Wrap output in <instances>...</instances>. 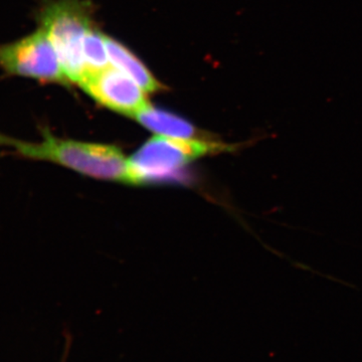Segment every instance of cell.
<instances>
[{
  "label": "cell",
  "instance_id": "obj_4",
  "mask_svg": "<svg viewBox=\"0 0 362 362\" xmlns=\"http://www.w3.org/2000/svg\"><path fill=\"white\" fill-rule=\"evenodd\" d=\"M0 71L9 77L70 85L49 35L40 28L21 39L0 45Z\"/></svg>",
  "mask_w": 362,
  "mask_h": 362
},
{
  "label": "cell",
  "instance_id": "obj_1",
  "mask_svg": "<svg viewBox=\"0 0 362 362\" xmlns=\"http://www.w3.org/2000/svg\"><path fill=\"white\" fill-rule=\"evenodd\" d=\"M40 141H26L0 132V157L47 161L97 180L130 183L129 159L112 145L65 139L40 128Z\"/></svg>",
  "mask_w": 362,
  "mask_h": 362
},
{
  "label": "cell",
  "instance_id": "obj_5",
  "mask_svg": "<svg viewBox=\"0 0 362 362\" xmlns=\"http://www.w3.org/2000/svg\"><path fill=\"white\" fill-rule=\"evenodd\" d=\"M80 87L98 104L131 118L151 105L147 98L148 93L112 65L86 78Z\"/></svg>",
  "mask_w": 362,
  "mask_h": 362
},
{
  "label": "cell",
  "instance_id": "obj_7",
  "mask_svg": "<svg viewBox=\"0 0 362 362\" xmlns=\"http://www.w3.org/2000/svg\"><path fill=\"white\" fill-rule=\"evenodd\" d=\"M134 119L156 135L173 138H199L197 137V129L188 121L151 105Z\"/></svg>",
  "mask_w": 362,
  "mask_h": 362
},
{
  "label": "cell",
  "instance_id": "obj_8",
  "mask_svg": "<svg viewBox=\"0 0 362 362\" xmlns=\"http://www.w3.org/2000/svg\"><path fill=\"white\" fill-rule=\"evenodd\" d=\"M83 57H84L85 65L83 80L110 66L105 35L95 28H90V32L86 35L84 45H83Z\"/></svg>",
  "mask_w": 362,
  "mask_h": 362
},
{
  "label": "cell",
  "instance_id": "obj_2",
  "mask_svg": "<svg viewBox=\"0 0 362 362\" xmlns=\"http://www.w3.org/2000/svg\"><path fill=\"white\" fill-rule=\"evenodd\" d=\"M35 18L49 35L69 83L80 85L85 74L83 45L94 28L89 4L84 0H45Z\"/></svg>",
  "mask_w": 362,
  "mask_h": 362
},
{
  "label": "cell",
  "instance_id": "obj_3",
  "mask_svg": "<svg viewBox=\"0 0 362 362\" xmlns=\"http://www.w3.org/2000/svg\"><path fill=\"white\" fill-rule=\"evenodd\" d=\"M226 146L201 138L156 135L129 158L130 185L161 183L178 177L190 163Z\"/></svg>",
  "mask_w": 362,
  "mask_h": 362
},
{
  "label": "cell",
  "instance_id": "obj_6",
  "mask_svg": "<svg viewBox=\"0 0 362 362\" xmlns=\"http://www.w3.org/2000/svg\"><path fill=\"white\" fill-rule=\"evenodd\" d=\"M105 42L112 66L125 73L146 93H156L161 90L160 83L127 47L107 35H105Z\"/></svg>",
  "mask_w": 362,
  "mask_h": 362
}]
</instances>
